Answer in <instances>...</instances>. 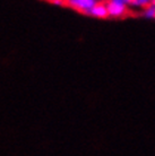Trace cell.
Listing matches in <instances>:
<instances>
[{
  "instance_id": "obj_5",
  "label": "cell",
  "mask_w": 155,
  "mask_h": 156,
  "mask_svg": "<svg viewBox=\"0 0 155 156\" xmlns=\"http://www.w3.org/2000/svg\"><path fill=\"white\" fill-rule=\"evenodd\" d=\"M142 15L144 17H146L148 20H154L155 18V4H152L151 6L146 7L145 9H143V14Z\"/></svg>"
},
{
  "instance_id": "obj_6",
  "label": "cell",
  "mask_w": 155,
  "mask_h": 156,
  "mask_svg": "<svg viewBox=\"0 0 155 156\" xmlns=\"http://www.w3.org/2000/svg\"><path fill=\"white\" fill-rule=\"evenodd\" d=\"M47 1H50L54 5H65V0H47Z\"/></svg>"
},
{
  "instance_id": "obj_4",
  "label": "cell",
  "mask_w": 155,
  "mask_h": 156,
  "mask_svg": "<svg viewBox=\"0 0 155 156\" xmlns=\"http://www.w3.org/2000/svg\"><path fill=\"white\" fill-rule=\"evenodd\" d=\"M154 0H130L129 6L132 8H138V9H145L146 7L151 6Z\"/></svg>"
},
{
  "instance_id": "obj_7",
  "label": "cell",
  "mask_w": 155,
  "mask_h": 156,
  "mask_svg": "<svg viewBox=\"0 0 155 156\" xmlns=\"http://www.w3.org/2000/svg\"><path fill=\"white\" fill-rule=\"evenodd\" d=\"M113 1H117V2H120V4H124V5L129 6V1H130V0H113Z\"/></svg>"
},
{
  "instance_id": "obj_2",
  "label": "cell",
  "mask_w": 155,
  "mask_h": 156,
  "mask_svg": "<svg viewBox=\"0 0 155 156\" xmlns=\"http://www.w3.org/2000/svg\"><path fill=\"white\" fill-rule=\"evenodd\" d=\"M97 1L99 0H65V5L81 14H88Z\"/></svg>"
},
{
  "instance_id": "obj_1",
  "label": "cell",
  "mask_w": 155,
  "mask_h": 156,
  "mask_svg": "<svg viewBox=\"0 0 155 156\" xmlns=\"http://www.w3.org/2000/svg\"><path fill=\"white\" fill-rule=\"evenodd\" d=\"M106 2V7H108L109 17L111 18H122L129 14V6L120 2H117L113 0H105Z\"/></svg>"
},
{
  "instance_id": "obj_3",
  "label": "cell",
  "mask_w": 155,
  "mask_h": 156,
  "mask_svg": "<svg viewBox=\"0 0 155 156\" xmlns=\"http://www.w3.org/2000/svg\"><path fill=\"white\" fill-rule=\"evenodd\" d=\"M87 15H91L95 17V18H100V20H104L109 17L108 7H106V2L105 1H97L95 6H94L91 10L88 12Z\"/></svg>"
}]
</instances>
